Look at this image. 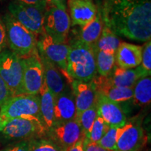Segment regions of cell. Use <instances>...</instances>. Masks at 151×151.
Returning <instances> with one entry per match:
<instances>
[{
	"label": "cell",
	"instance_id": "cell-1",
	"mask_svg": "<svg viewBox=\"0 0 151 151\" xmlns=\"http://www.w3.org/2000/svg\"><path fill=\"white\" fill-rule=\"evenodd\" d=\"M104 24L116 35L138 41L151 39V0H106Z\"/></svg>",
	"mask_w": 151,
	"mask_h": 151
},
{
	"label": "cell",
	"instance_id": "cell-2",
	"mask_svg": "<svg viewBox=\"0 0 151 151\" xmlns=\"http://www.w3.org/2000/svg\"><path fill=\"white\" fill-rule=\"evenodd\" d=\"M66 73L71 81H91L97 73L93 48L78 39L73 41L69 45Z\"/></svg>",
	"mask_w": 151,
	"mask_h": 151
},
{
	"label": "cell",
	"instance_id": "cell-3",
	"mask_svg": "<svg viewBox=\"0 0 151 151\" xmlns=\"http://www.w3.org/2000/svg\"><path fill=\"white\" fill-rule=\"evenodd\" d=\"M3 21L10 50L21 58L30 55L37 50L36 36L14 16L7 13L3 17Z\"/></svg>",
	"mask_w": 151,
	"mask_h": 151
},
{
	"label": "cell",
	"instance_id": "cell-4",
	"mask_svg": "<svg viewBox=\"0 0 151 151\" xmlns=\"http://www.w3.org/2000/svg\"><path fill=\"white\" fill-rule=\"evenodd\" d=\"M0 116L5 120L16 118H32L43 122L39 95L20 94L11 97L0 107Z\"/></svg>",
	"mask_w": 151,
	"mask_h": 151
},
{
	"label": "cell",
	"instance_id": "cell-5",
	"mask_svg": "<svg viewBox=\"0 0 151 151\" xmlns=\"http://www.w3.org/2000/svg\"><path fill=\"white\" fill-rule=\"evenodd\" d=\"M22 58L10 49L0 52V76L9 87L13 96L24 94Z\"/></svg>",
	"mask_w": 151,
	"mask_h": 151
},
{
	"label": "cell",
	"instance_id": "cell-6",
	"mask_svg": "<svg viewBox=\"0 0 151 151\" xmlns=\"http://www.w3.org/2000/svg\"><path fill=\"white\" fill-rule=\"evenodd\" d=\"M1 132L6 139L23 141L43 138L47 129L41 120L16 118L6 120Z\"/></svg>",
	"mask_w": 151,
	"mask_h": 151
},
{
	"label": "cell",
	"instance_id": "cell-7",
	"mask_svg": "<svg viewBox=\"0 0 151 151\" xmlns=\"http://www.w3.org/2000/svg\"><path fill=\"white\" fill-rule=\"evenodd\" d=\"M71 27L70 17L67 11L48 6L44 14V32L57 42L66 43Z\"/></svg>",
	"mask_w": 151,
	"mask_h": 151
},
{
	"label": "cell",
	"instance_id": "cell-8",
	"mask_svg": "<svg viewBox=\"0 0 151 151\" xmlns=\"http://www.w3.org/2000/svg\"><path fill=\"white\" fill-rule=\"evenodd\" d=\"M9 13L34 35L44 32L43 20L46 9L13 1L9 5Z\"/></svg>",
	"mask_w": 151,
	"mask_h": 151
},
{
	"label": "cell",
	"instance_id": "cell-9",
	"mask_svg": "<svg viewBox=\"0 0 151 151\" xmlns=\"http://www.w3.org/2000/svg\"><path fill=\"white\" fill-rule=\"evenodd\" d=\"M22 85L24 93L39 95L44 83L43 66L37 50L30 55L22 58Z\"/></svg>",
	"mask_w": 151,
	"mask_h": 151
},
{
	"label": "cell",
	"instance_id": "cell-10",
	"mask_svg": "<svg viewBox=\"0 0 151 151\" xmlns=\"http://www.w3.org/2000/svg\"><path fill=\"white\" fill-rule=\"evenodd\" d=\"M47 135L62 151H66L76 143L84 139L83 132L76 118L68 122L55 123L47 132Z\"/></svg>",
	"mask_w": 151,
	"mask_h": 151
},
{
	"label": "cell",
	"instance_id": "cell-11",
	"mask_svg": "<svg viewBox=\"0 0 151 151\" xmlns=\"http://www.w3.org/2000/svg\"><path fill=\"white\" fill-rule=\"evenodd\" d=\"M37 48L39 54L46 57L58 69L66 72L69 45L57 42L43 32L39 35V39L37 40Z\"/></svg>",
	"mask_w": 151,
	"mask_h": 151
},
{
	"label": "cell",
	"instance_id": "cell-12",
	"mask_svg": "<svg viewBox=\"0 0 151 151\" xmlns=\"http://www.w3.org/2000/svg\"><path fill=\"white\" fill-rule=\"evenodd\" d=\"M146 139L140 122L125 123L120 127L116 151H140Z\"/></svg>",
	"mask_w": 151,
	"mask_h": 151
},
{
	"label": "cell",
	"instance_id": "cell-13",
	"mask_svg": "<svg viewBox=\"0 0 151 151\" xmlns=\"http://www.w3.org/2000/svg\"><path fill=\"white\" fill-rule=\"evenodd\" d=\"M96 105L98 116L111 127H122L126 123L124 111L118 102L111 101L101 94H97Z\"/></svg>",
	"mask_w": 151,
	"mask_h": 151
},
{
	"label": "cell",
	"instance_id": "cell-14",
	"mask_svg": "<svg viewBox=\"0 0 151 151\" xmlns=\"http://www.w3.org/2000/svg\"><path fill=\"white\" fill-rule=\"evenodd\" d=\"M71 92L74 97L76 107V118L83 111L95 104L97 92L92 81L72 80L71 81Z\"/></svg>",
	"mask_w": 151,
	"mask_h": 151
},
{
	"label": "cell",
	"instance_id": "cell-15",
	"mask_svg": "<svg viewBox=\"0 0 151 151\" xmlns=\"http://www.w3.org/2000/svg\"><path fill=\"white\" fill-rule=\"evenodd\" d=\"M91 81L97 94H101L115 102L129 101L133 98L132 88H119L113 86L108 76L96 75Z\"/></svg>",
	"mask_w": 151,
	"mask_h": 151
},
{
	"label": "cell",
	"instance_id": "cell-16",
	"mask_svg": "<svg viewBox=\"0 0 151 151\" xmlns=\"http://www.w3.org/2000/svg\"><path fill=\"white\" fill-rule=\"evenodd\" d=\"M67 4L70 9V20L73 26L83 27L97 16V9L92 0H68Z\"/></svg>",
	"mask_w": 151,
	"mask_h": 151
},
{
	"label": "cell",
	"instance_id": "cell-17",
	"mask_svg": "<svg viewBox=\"0 0 151 151\" xmlns=\"http://www.w3.org/2000/svg\"><path fill=\"white\" fill-rule=\"evenodd\" d=\"M55 123L65 122L76 118V107L73 93L66 89L55 99Z\"/></svg>",
	"mask_w": 151,
	"mask_h": 151
},
{
	"label": "cell",
	"instance_id": "cell-18",
	"mask_svg": "<svg viewBox=\"0 0 151 151\" xmlns=\"http://www.w3.org/2000/svg\"><path fill=\"white\" fill-rule=\"evenodd\" d=\"M142 46L129 43H121L115 53L116 62L118 67L129 69L141 64Z\"/></svg>",
	"mask_w": 151,
	"mask_h": 151
},
{
	"label": "cell",
	"instance_id": "cell-19",
	"mask_svg": "<svg viewBox=\"0 0 151 151\" xmlns=\"http://www.w3.org/2000/svg\"><path fill=\"white\" fill-rule=\"evenodd\" d=\"M146 76L150 75L148 74L141 65L129 69L114 67L108 76V78L113 86L119 88H133L139 79Z\"/></svg>",
	"mask_w": 151,
	"mask_h": 151
},
{
	"label": "cell",
	"instance_id": "cell-20",
	"mask_svg": "<svg viewBox=\"0 0 151 151\" xmlns=\"http://www.w3.org/2000/svg\"><path fill=\"white\" fill-rule=\"evenodd\" d=\"M43 66V79L48 88L55 96L59 95L67 89L65 80L59 69L46 57L39 54Z\"/></svg>",
	"mask_w": 151,
	"mask_h": 151
},
{
	"label": "cell",
	"instance_id": "cell-21",
	"mask_svg": "<svg viewBox=\"0 0 151 151\" xmlns=\"http://www.w3.org/2000/svg\"><path fill=\"white\" fill-rule=\"evenodd\" d=\"M39 96L41 118L48 132L55 124L54 113L55 96L49 90L45 83H43Z\"/></svg>",
	"mask_w": 151,
	"mask_h": 151
},
{
	"label": "cell",
	"instance_id": "cell-22",
	"mask_svg": "<svg viewBox=\"0 0 151 151\" xmlns=\"http://www.w3.org/2000/svg\"><path fill=\"white\" fill-rule=\"evenodd\" d=\"M104 27V21L100 11H97V16L90 23L82 27L78 40L93 47L97 42Z\"/></svg>",
	"mask_w": 151,
	"mask_h": 151
},
{
	"label": "cell",
	"instance_id": "cell-23",
	"mask_svg": "<svg viewBox=\"0 0 151 151\" xmlns=\"http://www.w3.org/2000/svg\"><path fill=\"white\" fill-rule=\"evenodd\" d=\"M120 43H121L118 36L104 24L101 35L92 48L94 51H104L116 53Z\"/></svg>",
	"mask_w": 151,
	"mask_h": 151
},
{
	"label": "cell",
	"instance_id": "cell-24",
	"mask_svg": "<svg viewBox=\"0 0 151 151\" xmlns=\"http://www.w3.org/2000/svg\"><path fill=\"white\" fill-rule=\"evenodd\" d=\"M133 98L135 104L144 106L149 105L151 101V77H142L137 81L133 87Z\"/></svg>",
	"mask_w": 151,
	"mask_h": 151
},
{
	"label": "cell",
	"instance_id": "cell-25",
	"mask_svg": "<svg viewBox=\"0 0 151 151\" xmlns=\"http://www.w3.org/2000/svg\"><path fill=\"white\" fill-rule=\"evenodd\" d=\"M97 73L101 76H108L116 63L115 53L104 51H94Z\"/></svg>",
	"mask_w": 151,
	"mask_h": 151
},
{
	"label": "cell",
	"instance_id": "cell-26",
	"mask_svg": "<svg viewBox=\"0 0 151 151\" xmlns=\"http://www.w3.org/2000/svg\"><path fill=\"white\" fill-rule=\"evenodd\" d=\"M98 116L97 105L94 104L92 106L83 111L76 119L78 120L83 132L84 137L87 138L89 136L90 130L92 129L94 120Z\"/></svg>",
	"mask_w": 151,
	"mask_h": 151
},
{
	"label": "cell",
	"instance_id": "cell-27",
	"mask_svg": "<svg viewBox=\"0 0 151 151\" xmlns=\"http://www.w3.org/2000/svg\"><path fill=\"white\" fill-rule=\"evenodd\" d=\"M120 127H109L104 137L97 142L103 148L110 151H116Z\"/></svg>",
	"mask_w": 151,
	"mask_h": 151
},
{
	"label": "cell",
	"instance_id": "cell-28",
	"mask_svg": "<svg viewBox=\"0 0 151 151\" xmlns=\"http://www.w3.org/2000/svg\"><path fill=\"white\" fill-rule=\"evenodd\" d=\"M109 128V126L105 123L103 119L100 118L99 116H97L94 120L89 136L87 137V139L91 142L97 143L104 137Z\"/></svg>",
	"mask_w": 151,
	"mask_h": 151
},
{
	"label": "cell",
	"instance_id": "cell-29",
	"mask_svg": "<svg viewBox=\"0 0 151 151\" xmlns=\"http://www.w3.org/2000/svg\"><path fill=\"white\" fill-rule=\"evenodd\" d=\"M29 143V151H62L55 143L48 139H30Z\"/></svg>",
	"mask_w": 151,
	"mask_h": 151
},
{
	"label": "cell",
	"instance_id": "cell-30",
	"mask_svg": "<svg viewBox=\"0 0 151 151\" xmlns=\"http://www.w3.org/2000/svg\"><path fill=\"white\" fill-rule=\"evenodd\" d=\"M141 66L148 74H151V41H146L142 46Z\"/></svg>",
	"mask_w": 151,
	"mask_h": 151
},
{
	"label": "cell",
	"instance_id": "cell-31",
	"mask_svg": "<svg viewBox=\"0 0 151 151\" xmlns=\"http://www.w3.org/2000/svg\"><path fill=\"white\" fill-rule=\"evenodd\" d=\"M12 97H14L12 92L0 76V107Z\"/></svg>",
	"mask_w": 151,
	"mask_h": 151
},
{
	"label": "cell",
	"instance_id": "cell-32",
	"mask_svg": "<svg viewBox=\"0 0 151 151\" xmlns=\"http://www.w3.org/2000/svg\"><path fill=\"white\" fill-rule=\"evenodd\" d=\"M4 151H29V140H23L10 145Z\"/></svg>",
	"mask_w": 151,
	"mask_h": 151
},
{
	"label": "cell",
	"instance_id": "cell-33",
	"mask_svg": "<svg viewBox=\"0 0 151 151\" xmlns=\"http://www.w3.org/2000/svg\"><path fill=\"white\" fill-rule=\"evenodd\" d=\"M7 45L6 32L3 18L0 16V52L6 48Z\"/></svg>",
	"mask_w": 151,
	"mask_h": 151
},
{
	"label": "cell",
	"instance_id": "cell-34",
	"mask_svg": "<svg viewBox=\"0 0 151 151\" xmlns=\"http://www.w3.org/2000/svg\"><path fill=\"white\" fill-rule=\"evenodd\" d=\"M83 149L84 151H110L103 148L98 145L97 143L91 142L85 137L83 139Z\"/></svg>",
	"mask_w": 151,
	"mask_h": 151
},
{
	"label": "cell",
	"instance_id": "cell-35",
	"mask_svg": "<svg viewBox=\"0 0 151 151\" xmlns=\"http://www.w3.org/2000/svg\"><path fill=\"white\" fill-rule=\"evenodd\" d=\"M14 1L23 4L34 6L43 9H46L48 6L45 0H14Z\"/></svg>",
	"mask_w": 151,
	"mask_h": 151
},
{
	"label": "cell",
	"instance_id": "cell-36",
	"mask_svg": "<svg viewBox=\"0 0 151 151\" xmlns=\"http://www.w3.org/2000/svg\"><path fill=\"white\" fill-rule=\"evenodd\" d=\"M48 6H54L62 10L67 11V0H45Z\"/></svg>",
	"mask_w": 151,
	"mask_h": 151
},
{
	"label": "cell",
	"instance_id": "cell-37",
	"mask_svg": "<svg viewBox=\"0 0 151 151\" xmlns=\"http://www.w3.org/2000/svg\"><path fill=\"white\" fill-rule=\"evenodd\" d=\"M83 139H81L74 145L68 148L66 151H84L83 149Z\"/></svg>",
	"mask_w": 151,
	"mask_h": 151
},
{
	"label": "cell",
	"instance_id": "cell-38",
	"mask_svg": "<svg viewBox=\"0 0 151 151\" xmlns=\"http://www.w3.org/2000/svg\"><path fill=\"white\" fill-rule=\"evenodd\" d=\"M6 123V120H5L4 119H3L1 116H0V132L2 131L3 128L4 127Z\"/></svg>",
	"mask_w": 151,
	"mask_h": 151
},
{
	"label": "cell",
	"instance_id": "cell-39",
	"mask_svg": "<svg viewBox=\"0 0 151 151\" xmlns=\"http://www.w3.org/2000/svg\"><path fill=\"white\" fill-rule=\"evenodd\" d=\"M106 1V0H104V1Z\"/></svg>",
	"mask_w": 151,
	"mask_h": 151
},
{
	"label": "cell",
	"instance_id": "cell-40",
	"mask_svg": "<svg viewBox=\"0 0 151 151\" xmlns=\"http://www.w3.org/2000/svg\"></svg>",
	"mask_w": 151,
	"mask_h": 151
}]
</instances>
